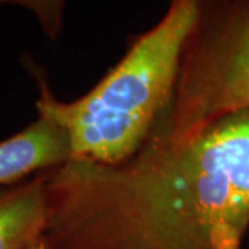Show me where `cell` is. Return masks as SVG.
<instances>
[{
    "label": "cell",
    "instance_id": "cell-1",
    "mask_svg": "<svg viewBox=\"0 0 249 249\" xmlns=\"http://www.w3.org/2000/svg\"><path fill=\"white\" fill-rule=\"evenodd\" d=\"M201 13L196 1H175L160 24L139 37L124 60L76 101L61 103L42 85L39 115L67 133L71 160L118 166L142 151L172 101Z\"/></svg>",
    "mask_w": 249,
    "mask_h": 249
},
{
    "label": "cell",
    "instance_id": "cell-2",
    "mask_svg": "<svg viewBox=\"0 0 249 249\" xmlns=\"http://www.w3.org/2000/svg\"><path fill=\"white\" fill-rule=\"evenodd\" d=\"M168 118L150 139L181 142L223 116L249 109V3L202 29L183 54Z\"/></svg>",
    "mask_w": 249,
    "mask_h": 249
},
{
    "label": "cell",
    "instance_id": "cell-3",
    "mask_svg": "<svg viewBox=\"0 0 249 249\" xmlns=\"http://www.w3.org/2000/svg\"><path fill=\"white\" fill-rule=\"evenodd\" d=\"M71 160L67 133L45 116L25 130L0 142V184L17 181L32 172L62 166Z\"/></svg>",
    "mask_w": 249,
    "mask_h": 249
},
{
    "label": "cell",
    "instance_id": "cell-4",
    "mask_svg": "<svg viewBox=\"0 0 249 249\" xmlns=\"http://www.w3.org/2000/svg\"><path fill=\"white\" fill-rule=\"evenodd\" d=\"M49 205L46 178L0 194V249H28L43 237Z\"/></svg>",
    "mask_w": 249,
    "mask_h": 249
},
{
    "label": "cell",
    "instance_id": "cell-5",
    "mask_svg": "<svg viewBox=\"0 0 249 249\" xmlns=\"http://www.w3.org/2000/svg\"><path fill=\"white\" fill-rule=\"evenodd\" d=\"M28 249H50V247L46 244L45 241H42V240H39L37 242H35L31 248H28Z\"/></svg>",
    "mask_w": 249,
    "mask_h": 249
}]
</instances>
